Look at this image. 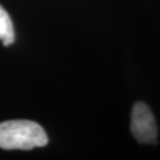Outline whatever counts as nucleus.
Returning a JSON list of instances; mask_svg holds the SVG:
<instances>
[{"label":"nucleus","mask_w":160,"mask_h":160,"mask_svg":"<svg viewBox=\"0 0 160 160\" xmlns=\"http://www.w3.org/2000/svg\"><path fill=\"white\" fill-rule=\"evenodd\" d=\"M45 131L33 121L11 120L0 123V148L32 149L48 143Z\"/></svg>","instance_id":"1"},{"label":"nucleus","mask_w":160,"mask_h":160,"mask_svg":"<svg viewBox=\"0 0 160 160\" xmlns=\"http://www.w3.org/2000/svg\"><path fill=\"white\" fill-rule=\"evenodd\" d=\"M14 29L8 13L0 5V40L5 46L11 45L14 42Z\"/></svg>","instance_id":"3"},{"label":"nucleus","mask_w":160,"mask_h":160,"mask_svg":"<svg viewBox=\"0 0 160 160\" xmlns=\"http://www.w3.org/2000/svg\"><path fill=\"white\" fill-rule=\"evenodd\" d=\"M131 131L139 142L152 143L157 142L158 127L154 115L149 107L143 102H137L132 110Z\"/></svg>","instance_id":"2"}]
</instances>
